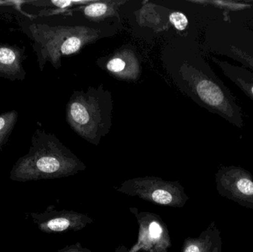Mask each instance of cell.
I'll list each match as a JSON object with an SVG mask.
<instances>
[{"instance_id":"cell-12","label":"cell","mask_w":253,"mask_h":252,"mask_svg":"<svg viewBox=\"0 0 253 252\" xmlns=\"http://www.w3.org/2000/svg\"><path fill=\"white\" fill-rule=\"evenodd\" d=\"M106 68L109 72L121 78H136L139 72L138 60L128 51L117 53L108 61Z\"/></svg>"},{"instance_id":"cell-14","label":"cell","mask_w":253,"mask_h":252,"mask_svg":"<svg viewBox=\"0 0 253 252\" xmlns=\"http://www.w3.org/2000/svg\"><path fill=\"white\" fill-rule=\"evenodd\" d=\"M18 119V112L13 110L0 115V149L6 143Z\"/></svg>"},{"instance_id":"cell-17","label":"cell","mask_w":253,"mask_h":252,"mask_svg":"<svg viewBox=\"0 0 253 252\" xmlns=\"http://www.w3.org/2000/svg\"><path fill=\"white\" fill-rule=\"evenodd\" d=\"M57 252H93L87 248H84L80 243H76L72 245L67 246Z\"/></svg>"},{"instance_id":"cell-16","label":"cell","mask_w":253,"mask_h":252,"mask_svg":"<svg viewBox=\"0 0 253 252\" xmlns=\"http://www.w3.org/2000/svg\"><path fill=\"white\" fill-rule=\"evenodd\" d=\"M169 22L178 31H183L188 25V19L184 13L181 12H173L169 15Z\"/></svg>"},{"instance_id":"cell-6","label":"cell","mask_w":253,"mask_h":252,"mask_svg":"<svg viewBox=\"0 0 253 252\" xmlns=\"http://www.w3.org/2000/svg\"><path fill=\"white\" fill-rule=\"evenodd\" d=\"M138 225V239L129 252H168L172 246L169 229L160 216L129 208Z\"/></svg>"},{"instance_id":"cell-11","label":"cell","mask_w":253,"mask_h":252,"mask_svg":"<svg viewBox=\"0 0 253 252\" xmlns=\"http://www.w3.org/2000/svg\"><path fill=\"white\" fill-rule=\"evenodd\" d=\"M212 62L216 64L225 76L231 80L248 97L253 101V71L245 67L232 65L226 61L212 57Z\"/></svg>"},{"instance_id":"cell-1","label":"cell","mask_w":253,"mask_h":252,"mask_svg":"<svg viewBox=\"0 0 253 252\" xmlns=\"http://www.w3.org/2000/svg\"><path fill=\"white\" fill-rule=\"evenodd\" d=\"M85 164L53 135L38 130L32 138L29 152L10 170L13 181L62 179L86 170Z\"/></svg>"},{"instance_id":"cell-3","label":"cell","mask_w":253,"mask_h":252,"mask_svg":"<svg viewBox=\"0 0 253 252\" xmlns=\"http://www.w3.org/2000/svg\"><path fill=\"white\" fill-rule=\"evenodd\" d=\"M184 80L190 94L200 105L239 128L244 127L243 109L230 89L216 76L208 63L187 65Z\"/></svg>"},{"instance_id":"cell-15","label":"cell","mask_w":253,"mask_h":252,"mask_svg":"<svg viewBox=\"0 0 253 252\" xmlns=\"http://www.w3.org/2000/svg\"><path fill=\"white\" fill-rule=\"evenodd\" d=\"M230 57L245 65V68L253 71V56L244 51L242 49L230 46Z\"/></svg>"},{"instance_id":"cell-5","label":"cell","mask_w":253,"mask_h":252,"mask_svg":"<svg viewBox=\"0 0 253 252\" xmlns=\"http://www.w3.org/2000/svg\"><path fill=\"white\" fill-rule=\"evenodd\" d=\"M114 189L161 207L182 208L190 199L179 181L155 176L129 179Z\"/></svg>"},{"instance_id":"cell-9","label":"cell","mask_w":253,"mask_h":252,"mask_svg":"<svg viewBox=\"0 0 253 252\" xmlns=\"http://www.w3.org/2000/svg\"><path fill=\"white\" fill-rule=\"evenodd\" d=\"M181 252H222L221 232L215 222H211L197 238H186Z\"/></svg>"},{"instance_id":"cell-13","label":"cell","mask_w":253,"mask_h":252,"mask_svg":"<svg viewBox=\"0 0 253 252\" xmlns=\"http://www.w3.org/2000/svg\"><path fill=\"white\" fill-rule=\"evenodd\" d=\"M126 1H93L80 7L83 13L89 19L99 20L109 16H114L120 4Z\"/></svg>"},{"instance_id":"cell-10","label":"cell","mask_w":253,"mask_h":252,"mask_svg":"<svg viewBox=\"0 0 253 252\" xmlns=\"http://www.w3.org/2000/svg\"><path fill=\"white\" fill-rule=\"evenodd\" d=\"M23 51L18 47L0 44V77L22 80L25 72L22 67Z\"/></svg>"},{"instance_id":"cell-2","label":"cell","mask_w":253,"mask_h":252,"mask_svg":"<svg viewBox=\"0 0 253 252\" xmlns=\"http://www.w3.org/2000/svg\"><path fill=\"white\" fill-rule=\"evenodd\" d=\"M112 109L111 93L103 85L90 87L87 91L75 92L71 96L67 105V121L83 139L97 145L110 131Z\"/></svg>"},{"instance_id":"cell-8","label":"cell","mask_w":253,"mask_h":252,"mask_svg":"<svg viewBox=\"0 0 253 252\" xmlns=\"http://www.w3.org/2000/svg\"><path fill=\"white\" fill-rule=\"evenodd\" d=\"M30 215L38 229L46 234L79 232L93 223L87 215L74 210H57L53 207H48L43 213Z\"/></svg>"},{"instance_id":"cell-7","label":"cell","mask_w":253,"mask_h":252,"mask_svg":"<svg viewBox=\"0 0 253 252\" xmlns=\"http://www.w3.org/2000/svg\"><path fill=\"white\" fill-rule=\"evenodd\" d=\"M215 183L221 196L253 210V177L249 171L236 166L221 167L215 174Z\"/></svg>"},{"instance_id":"cell-4","label":"cell","mask_w":253,"mask_h":252,"mask_svg":"<svg viewBox=\"0 0 253 252\" xmlns=\"http://www.w3.org/2000/svg\"><path fill=\"white\" fill-rule=\"evenodd\" d=\"M29 29L40 49L41 59L49 61L56 68L60 65L62 56L77 53L99 36V31L87 27H50L35 24Z\"/></svg>"}]
</instances>
